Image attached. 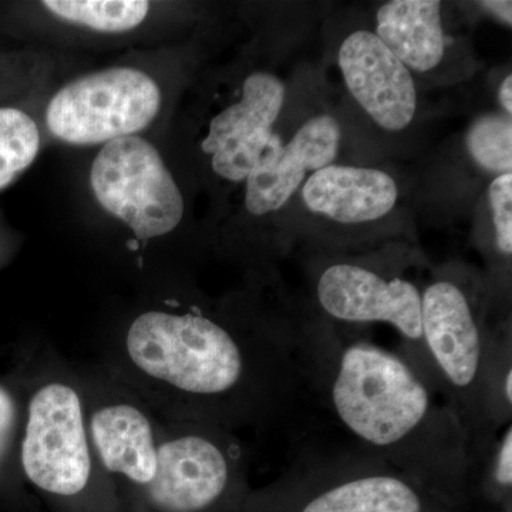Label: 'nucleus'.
I'll list each match as a JSON object with an SVG mask.
<instances>
[{
    "label": "nucleus",
    "mask_w": 512,
    "mask_h": 512,
    "mask_svg": "<svg viewBox=\"0 0 512 512\" xmlns=\"http://www.w3.org/2000/svg\"><path fill=\"white\" fill-rule=\"evenodd\" d=\"M303 373L359 450L414 471L468 466L466 439L409 360L366 340L303 348Z\"/></svg>",
    "instance_id": "nucleus-1"
},
{
    "label": "nucleus",
    "mask_w": 512,
    "mask_h": 512,
    "mask_svg": "<svg viewBox=\"0 0 512 512\" xmlns=\"http://www.w3.org/2000/svg\"><path fill=\"white\" fill-rule=\"evenodd\" d=\"M138 369L197 396L231 393L245 376L244 350L220 323L201 315L146 312L127 333Z\"/></svg>",
    "instance_id": "nucleus-2"
},
{
    "label": "nucleus",
    "mask_w": 512,
    "mask_h": 512,
    "mask_svg": "<svg viewBox=\"0 0 512 512\" xmlns=\"http://www.w3.org/2000/svg\"><path fill=\"white\" fill-rule=\"evenodd\" d=\"M161 107L156 80L130 66L84 74L63 86L50 100V133L73 146H97L138 136Z\"/></svg>",
    "instance_id": "nucleus-3"
},
{
    "label": "nucleus",
    "mask_w": 512,
    "mask_h": 512,
    "mask_svg": "<svg viewBox=\"0 0 512 512\" xmlns=\"http://www.w3.org/2000/svg\"><path fill=\"white\" fill-rule=\"evenodd\" d=\"M90 185L103 210L143 241L170 234L183 221L180 187L146 138L130 136L104 144L94 158Z\"/></svg>",
    "instance_id": "nucleus-4"
},
{
    "label": "nucleus",
    "mask_w": 512,
    "mask_h": 512,
    "mask_svg": "<svg viewBox=\"0 0 512 512\" xmlns=\"http://www.w3.org/2000/svg\"><path fill=\"white\" fill-rule=\"evenodd\" d=\"M22 464L29 480L47 493L74 495L86 487L92 458L82 403L69 386L47 384L33 396Z\"/></svg>",
    "instance_id": "nucleus-5"
},
{
    "label": "nucleus",
    "mask_w": 512,
    "mask_h": 512,
    "mask_svg": "<svg viewBox=\"0 0 512 512\" xmlns=\"http://www.w3.org/2000/svg\"><path fill=\"white\" fill-rule=\"evenodd\" d=\"M316 296L330 318L353 325L387 323L403 339L421 343V291L402 276L339 262L320 274Z\"/></svg>",
    "instance_id": "nucleus-6"
},
{
    "label": "nucleus",
    "mask_w": 512,
    "mask_h": 512,
    "mask_svg": "<svg viewBox=\"0 0 512 512\" xmlns=\"http://www.w3.org/2000/svg\"><path fill=\"white\" fill-rule=\"evenodd\" d=\"M285 101V86L275 74L255 72L242 84L241 99L212 117L201 148L215 174L241 183L274 136L272 126Z\"/></svg>",
    "instance_id": "nucleus-7"
},
{
    "label": "nucleus",
    "mask_w": 512,
    "mask_h": 512,
    "mask_svg": "<svg viewBox=\"0 0 512 512\" xmlns=\"http://www.w3.org/2000/svg\"><path fill=\"white\" fill-rule=\"evenodd\" d=\"M340 136L338 120L328 114L306 121L286 144L274 133L245 180L249 214L262 217L281 210L301 188L306 174L333 164Z\"/></svg>",
    "instance_id": "nucleus-8"
},
{
    "label": "nucleus",
    "mask_w": 512,
    "mask_h": 512,
    "mask_svg": "<svg viewBox=\"0 0 512 512\" xmlns=\"http://www.w3.org/2000/svg\"><path fill=\"white\" fill-rule=\"evenodd\" d=\"M346 87L367 116L386 131H403L417 110L413 74L369 30H357L339 49Z\"/></svg>",
    "instance_id": "nucleus-9"
},
{
    "label": "nucleus",
    "mask_w": 512,
    "mask_h": 512,
    "mask_svg": "<svg viewBox=\"0 0 512 512\" xmlns=\"http://www.w3.org/2000/svg\"><path fill=\"white\" fill-rule=\"evenodd\" d=\"M231 478V463L217 443L190 434L157 447V471L148 494L167 512H200L220 500Z\"/></svg>",
    "instance_id": "nucleus-10"
},
{
    "label": "nucleus",
    "mask_w": 512,
    "mask_h": 512,
    "mask_svg": "<svg viewBox=\"0 0 512 512\" xmlns=\"http://www.w3.org/2000/svg\"><path fill=\"white\" fill-rule=\"evenodd\" d=\"M399 190L392 175L376 168L329 165L316 171L302 188L306 207L340 224L356 225L386 217Z\"/></svg>",
    "instance_id": "nucleus-11"
},
{
    "label": "nucleus",
    "mask_w": 512,
    "mask_h": 512,
    "mask_svg": "<svg viewBox=\"0 0 512 512\" xmlns=\"http://www.w3.org/2000/svg\"><path fill=\"white\" fill-rule=\"evenodd\" d=\"M409 473L362 451L359 471L320 490L301 512H423V498Z\"/></svg>",
    "instance_id": "nucleus-12"
},
{
    "label": "nucleus",
    "mask_w": 512,
    "mask_h": 512,
    "mask_svg": "<svg viewBox=\"0 0 512 512\" xmlns=\"http://www.w3.org/2000/svg\"><path fill=\"white\" fill-rule=\"evenodd\" d=\"M375 35L410 72H433L446 56L448 39L437 0L384 3L377 10Z\"/></svg>",
    "instance_id": "nucleus-13"
},
{
    "label": "nucleus",
    "mask_w": 512,
    "mask_h": 512,
    "mask_svg": "<svg viewBox=\"0 0 512 512\" xmlns=\"http://www.w3.org/2000/svg\"><path fill=\"white\" fill-rule=\"evenodd\" d=\"M93 443L107 470L147 485L156 476L157 446L150 421L128 404L104 407L90 421Z\"/></svg>",
    "instance_id": "nucleus-14"
},
{
    "label": "nucleus",
    "mask_w": 512,
    "mask_h": 512,
    "mask_svg": "<svg viewBox=\"0 0 512 512\" xmlns=\"http://www.w3.org/2000/svg\"><path fill=\"white\" fill-rule=\"evenodd\" d=\"M42 6L63 22L110 35L136 29L150 12L144 0H46Z\"/></svg>",
    "instance_id": "nucleus-15"
},
{
    "label": "nucleus",
    "mask_w": 512,
    "mask_h": 512,
    "mask_svg": "<svg viewBox=\"0 0 512 512\" xmlns=\"http://www.w3.org/2000/svg\"><path fill=\"white\" fill-rule=\"evenodd\" d=\"M40 130L25 110L0 106V191L19 180L39 156Z\"/></svg>",
    "instance_id": "nucleus-16"
},
{
    "label": "nucleus",
    "mask_w": 512,
    "mask_h": 512,
    "mask_svg": "<svg viewBox=\"0 0 512 512\" xmlns=\"http://www.w3.org/2000/svg\"><path fill=\"white\" fill-rule=\"evenodd\" d=\"M468 153L487 173L503 175L512 171V120L505 114L478 117L466 136Z\"/></svg>",
    "instance_id": "nucleus-17"
},
{
    "label": "nucleus",
    "mask_w": 512,
    "mask_h": 512,
    "mask_svg": "<svg viewBox=\"0 0 512 512\" xmlns=\"http://www.w3.org/2000/svg\"><path fill=\"white\" fill-rule=\"evenodd\" d=\"M498 251L512 254V174L498 175L488 190Z\"/></svg>",
    "instance_id": "nucleus-18"
},
{
    "label": "nucleus",
    "mask_w": 512,
    "mask_h": 512,
    "mask_svg": "<svg viewBox=\"0 0 512 512\" xmlns=\"http://www.w3.org/2000/svg\"><path fill=\"white\" fill-rule=\"evenodd\" d=\"M16 410L12 397L0 387V457L5 454L15 426Z\"/></svg>",
    "instance_id": "nucleus-19"
},
{
    "label": "nucleus",
    "mask_w": 512,
    "mask_h": 512,
    "mask_svg": "<svg viewBox=\"0 0 512 512\" xmlns=\"http://www.w3.org/2000/svg\"><path fill=\"white\" fill-rule=\"evenodd\" d=\"M481 6L494 18L500 19L505 25H512V3L505 0H491V2H481Z\"/></svg>",
    "instance_id": "nucleus-20"
},
{
    "label": "nucleus",
    "mask_w": 512,
    "mask_h": 512,
    "mask_svg": "<svg viewBox=\"0 0 512 512\" xmlns=\"http://www.w3.org/2000/svg\"><path fill=\"white\" fill-rule=\"evenodd\" d=\"M498 99H500V104L503 106V110L505 116H510L512 114V76L508 74V76L504 77L503 83H501L500 90H498Z\"/></svg>",
    "instance_id": "nucleus-21"
}]
</instances>
